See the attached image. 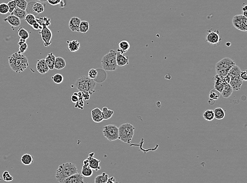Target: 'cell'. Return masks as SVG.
Instances as JSON below:
<instances>
[{
    "mask_svg": "<svg viewBox=\"0 0 247 183\" xmlns=\"http://www.w3.org/2000/svg\"><path fill=\"white\" fill-rule=\"evenodd\" d=\"M8 62L11 69L16 74L24 71L29 64L26 56L19 51L11 55L8 58Z\"/></svg>",
    "mask_w": 247,
    "mask_h": 183,
    "instance_id": "6da1fadb",
    "label": "cell"
},
{
    "mask_svg": "<svg viewBox=\"0 0 247 183\" xmlns=\"http://www.w3.org/2000/svg\"><path fill=\"white\" fill-rule=\"evenodd\" d=\"M76 173H78V168L74 164L64 163L60 165L56 170V179L58 182L62 183L66 178Z\"/></svg>",
    "mask_w": 247,
    "mask_h": 183,
    "instance_id": "7a4b0ae2",
    "label": "cell"
},
{
    "mask_svg": "<svg viewBox=\"0 0 247 183\" xmlns=\"http://www.w3.org/2000/svg\"><path fill=\"white\" fill-rule=\"evenodd\" d=\"M75 85L79 92H88L92 95L95 92L96 82L88 77L82 76L76 80Z\"/></svg>",
    "mask_w": 247,
    "mask_h": 183,
    "instance_id": "3957f363",
    "label": "cell"
},
{
    "mask_svg": "<svg viewBox=\"0 0 247 183\" xmlns=\"http://www.w3.org/2000/svg\"><path fill=\"white\" fill-rule=\"evenodd\" d=\"M117 51L111 50L109 52L102 57L101 66L104 70L107 71H113L118 68L116 61Z\"/></svg>",
    "mask_w": 247,
    "mask_h": 183,
    "instance_id": "277c9868",
    "label": "cell"
},
{
    "mask_svg": "<svg viewBox=\"0 0 247 183\" xmlns=\"http://www.w3.org/2000/svg\"><path fill=\"white\" fill-rule=\"evenodd\" d=\"M135 127L129 123L122 124L119 127V139L125 143H131L134 134Z\"/></svg>",
    "mask_w": 247,
    "mask_h": 183,
    "instance_id": "5b68a950",
    "label": "cell"
},
{
    "mask_svg": "<svg viewBox=\"0 0 247 183\" xmlns=\"http://www.w3.org/2000/svg\"><path fill=\"white\" fill-rule=\"evenodd\" d=\"M235 64V62L230 58L228 57L223 58L217 62L215 65L217 75L221 78L225 77L227 75L229 70Z\"/></svg>",
    "mask_w": 247,
    "mask_h": 183,
    "instance_id": "8992f818",
    "label": "cell"
},
{
    "mask_svg": "<svg viewBox=\"0 0 247 183\" xmlns=\"http://www.w3.org/2000/svg\"><path fill=\"white\" fill-rule=\"evenodd\" d=\"M103 134L109 141L117 140L119 139V128L115 125L105 126L103 129Z\"/></svg>",
    "mask_w": 247,
    "mask_h": 183,
    "instance_id": "52a82bcc",
    "label": "cell"
},
{
    "mask_svg": "<svg viewBox=\"0 0 247 183\" xmlns=\"http://www.w3.org/2000/svg\"><path fill=\"white\" fill-rule=\"evenodd\" d=\"M232 24L235 28L243 32L247 30V18L242 14H238L233 16L232 20Z\"/></svg>",
    "mask_w": 247,
    "mask_h": 183,
    "instance_id": "ba28073f",
    "label": "cell"
},
{
    "mask_svg": "<svg viewBox=\"0 0 247 183\" xmlns=\"http://www.w3.org/2000/svg\"><path fill=\"white\" fill-rule=\"evenodd\" d=\"M44 5H45L43 4L42 2L30 1L29 3H28L27 8H26L25 11H26L27 14L31 13V14H33L35 16H36L38 14H40V13L44 12V7H45Z\"/></svg>",
    "mask_w": 247,
    "mask_h": 183,
    "instance_id": "9c48e42d",
    "label": "cell"
},
{
    "mask_svg": "<svg viewBox=\"0 0 247 183\" xmlns=\"http://www.w3.org/2000/svg\"><path fill=\"white\" fill-rule=\"evenodd\" d=\"M39 34L41 36L42 40L44 43V46L48 47L52 44V33L50 29L46 24H42V28L40 30Z\"/></svg>",
    "mask_w": 247,
    "mask_h": 183,
    "instance_id": "30bf717a",
    "label": "cell"
},
{
    "mask_svg": "<svg viewBox=\"0 0 247 183\" xmlns=\"http://www.w3.org/2000/svg\"><path fill=\"white\" fill-rule=\"evenodd\" d=\"M221 37L220 36L219 30H208L206 41L211 44H218L221 42Z\"/></svg>",
    "mask_w": 247,
    "mask_h": 183,
    "instance_id": "8fae6325",
    "label": "cell"
},
{
    "mask_svg": "<svg viewBox=\"0 0 247 183\" xmlns=\"http://www.w3.org/2000/svg\"><path fill=\"white\" fill-rule=\"evenodd\" d=\"M94 153H91L89 154L88 157L87 158L89 161V165L92 170L97 171L101 169V166L100 165V161L96 159L94 157Z\"/></svg>",
    "mask_w": 247,
    "mask_h": 183,
    "instance_id": "7c38bea8",
    "label": "cell"
},
{
    "mask_svg": "<svg viewBox=\"0 0 247 183\" xmlns=\"http://www.w3.org/2000/svg\"><path fill=\"white\" fill-rule=\"evenodd\" d=\"M230 85L233 91H238L240 89L241 86L243 84V80L240 78V76H232L230 77Z\"/></svg>",
    "mask_w": 247,
    "mask_h": 183,
    "instance_id": "4fadbf2b",
    "label": "cell"
},
{
    "mask_svg": "<svg viewBox=\"0 0 247 183\" xmlns=\"http://www.w3.org/2000/svg\"><path fill=\"white\" fill-rule=\"evenodd\" d=\"M116 61L118 67H123L128 65L129 64L128 57L125 56L124 54H123L121 51H120L119 49L117 51Z\"/></svg>",
    "mask_w": 247,
    "mask_h": 183,
    "instance_id": "5bb4252c",
    "label": "cell"
},
{
    "mask_svg": "<svg viewBox=\"0 0 247 183\" xmlns=\"http://www.w3.org/2000/svg\"><path fill=\"white\" fill-rule=\"evenodd\" d=\"M84 178L81 174L76 173L64 179L62 183H83Z\"/></svg>",
    "mask_w": 247,
    "mask_h": 183,
    "instance_id": "9a60e30c",
    "label": "cell"
},
{
    "mask_svg": "<svg viewBox=\"0 0 247 183\" xmlns=\"http://www.w3.org/2000/svg\"><path fill=\"white\" fill-rule=\"evenodd\" d=\"M81 20L80 18L78 17H72L71 18L69 23V27L72 32H79V26Z\"/></svg>",
    "mask_w": 247,
    "mask_h": 183,
    "instance_id": "2e32d148",
    "label": "cell"
},
{
    "mask_svg": "<svg viewBox=\"0 0 247 183\" xmlns=\"http://www.w3.org/2000/svg\"><path fill=\"white\" fill-rule=\"evenodd\" d=\"M91 117L93 121L96 123H100L104 120L102 110L99 108L92 110Z\"/></svg>",
    "mask_w": 247,
    "mask_h": 183,
    "instance_id": "e0dca14e",
    "label": "cell"
},
{
    "mask_svg": "<svg viewBox=\"0 0 247 183\" xmlns=\"http://www.w3.org/2000/svg\"><path fill=\"white\" fill-rule=\"evenodd\" d=\"M3 21L8 22L13 27H18L21 25V20L13 14H11L6 18H4Z\"/></svg>",
    "mask_w": 247,
    "mask_h": 183,
    "instance_id": "ac0fdd59",
    "label": "cell"
},
{
    "mask_svg": "<svg viewBox=\"0 0 247 183\" xmlns=\"http://www.w3.org/2000/svg\"><path fill=\"white\" fill-rule=\"evenodd\" d=\"M81 174L83 175V177H90L93 175V170L89 165V161L88 158L84 160L83 161Z\"/></svg>",
    "mask_w": 247,
    "mask_h": 183,
    "instance_id": "d6986e66",
    "label": "cell"
},
{
    "mask_svg": "<svg viewBox=\"0 0 247 183\" xmlns=\"http://www.w3.org/2000/svg\"><path fill=\"white\" fill-rule=\"evenodd\" d=\"M36 70L40 74H44L47 73L49 68L48 67L47 64H46L45 59H41V60H38L36 66Z\"/></svg>",
    "mask_w": 247,
    "mask_h": 183,
    "instance_id": "ffe728a7",
    "label": "cell"
},
{
    "mask_svg": "<svg viewBox=\"0 0 247 183\" xmlns=\"http://www.w3.org/2000/svg\"><path fill=\"white\" fill-rule=\"evenodd\" d=\"M56 56L52 53H50L46 57L45 59L46 64H47L49 70H53L54 69V64L56 60Z\"/></svg>",
    "mask_w": 247,
    "mask_h": 183,
    "instance_id": "44dd1931",
    "label": "cell"
},
{
    "mask_svg": "<svg viewBox=\"0 0 247 183\" xmlns=\"http://www.w3.org/2000/svg\"><path fill=\"white\" fill-rule=\"evenodd\" d=\"M223 85H224V87H223L222 91L221 92V95L223 98H228L231 96V95L232 94L233 92V89L229 83H225Z\"/></svg>",
    "mask_w": 247,
    "mask_h": 183,
    "instance_id": "7402d4cb",
    "label": "cell"
},
{
    "mask_svg": "<svg viewBox=\"0 0 247 183\" xmlns=\"http://www.w3.org/2000/svg\"><path fill=\"white\" fill-rule=\"evenodd\" d=\"M68 48L69 50L71 52H76L79 50L80 47V43L78 40H72L70 41H67Z\"/></svg>",
    "mask_w": 247,
    "mask_h": 183,
    "instance_id": "603a6c76",
    "label": "cell"
},
{
    "mask_svg": "<svg viewBox=\"0 0 247 183\" xmlns=\"http://www.w3.org/2000/svg\"><path fill=\"white\" fill-rule=\"evenodd\" d=\"M66 67V62L63 58L60 57H56L54 69H56V70H61Z\"/></svg>",
    "mask_w": 247,
    "mask_h": 183,
    "instance_id": "cb8c5ba5",
    "label": "cell"
},
{
    "mask_svg": "<svg viewBox=\"0 0 247 183\" xmlns=\"http://www.w3.org/2000/svg\"><path fill=\"white\" fill-rule=\"evenodd\" d=\"M11 14H13L15 16H17L20 20H24L26 16L27 13L25 10H23L16 6V8Z\"/></svg>",
    "mask_w": 247,
    "mask_h": 183,
    "instance_id": "d4e9b609",
    "label": "cell"
},
{
    "mask_svg": "<svg viewBox=\"0 0 247 183\" xmlns=\"http://www.w3.org/2000/svg\"><path fill=\"white\" fill-rule=\"evenodd\" d=\"M21 161L24 165H30L33 161V157L29 154H25L21 158Z\"/></svg>",
    "mask_w": 247,
    "mask_h": 183,
    "instance_id": "484cf974",
    "label": "cell"
},
{
    "mask_svg": "<svg viewBox=\"0 0 247 183\" xmlns=\"http://www.w3.org/2000/svg\"><path fill=\"white\" fill-rule=\"evenodd\" d=\"M215 118L217 120L223 119L225 117V112L221 107L216 108L213 110Z\"/></svg>",
    "mask_w": 247,
    "mask_h": 183,
    "instance_id": "4316f807",
    "label": "cell"
},
{
    "mask_svg": "<svg viewBox=\"0 0 247 183\" xmlns=\"http://www.w3.org/2000/svg\"><path fill=\"white\" fill-rule=\"evenodd\" d=\"M119 49H118L120 51H121L123 54H126V52L129 50L130 48V44L129 42L127 40H122L119 43Z\"/></svg>",
    "mask_w": 247,
    "mask_h": 183,
    "instance_id": "83f0119b",
    "label": "cell"
},
{
    "mask_svg": "<svg viewBox=\"0 0 247 183\" xmlns=\"http://www.w3.org/2000/svg\"><path fill=\"white\" fill-rule=\"evenodd\" d=\"M102 113L103 115L104 120H108L112 117L114 114V111L112 110L109 109L108 107H104L102 110Z\"/></svg>",
    "mask_w": 247,
    "mask_h": 183,
    "instance_id": "f1b7e54d",
    "label": "cell"
},
{
    "mask_svg": "<svg viewBox=\"0 0 247 183\" xmlns=\"http://www.w3.org/2000/svg\"><path fill=\"white\" fill-rule=\"evenodd\" d=\"M203 118L208 122H211L215 119V115L213 110L208 109L205 110L203 114Z\"/></svg>",
    "mask_w": 247,
    "mask_h": 183,
    "instance_id": "f546056e",
    "label": "cell"
},
{
    "mask_svg": "<svg viewBox=\"0 0 247 183\" xmlns=\"http://www.w3.org/2000/svg\"><path fill=\"white\" fill-rule=\"evenodd\" d=\"M109 176L106 173H102L101 175H98L95 178V183H107Z\"/></svg>",
    "mask_w": 247,
    "mask_h": 183,
    "instance_id": "4dcf8cb0",
    "label": "cell"
},
{
    "mask_svg": "<svg viewBox=\"0 0 247 183\" xmlns=\"http://www.w3.org/2000/svg\"><path fill=\"white\" fill-rule=\"evenodd\" d=\"M90 28L89 23L86 21H82L80 23L79 26V32L86 33L88 32Z\"/></svg>",
    "mask_w": 247,
    "mask_h": 183,
    "instance_id": "1f68e13d",
    "label": "cell"
},
{
    "mask_svg": "<svg viewBox=\"0 0 247 183\" xmlns=\"http://www.w3.org/2000/svg\"><path fill=\"white\" fill-rule=\"evenodd\" d=\"M18 31V36H19L20 38L26 40L29 38V36H30L29 33L24 28L21 27L19 29Z\"/></svg>",
    "mask_w": 247,
    "mask_h": 183,
    "instance_id": "d6a6232c",
    "label": "cell"
},
{
    "mask_svg": "<svg viewBox=\"0 0 247 183\" xmlns=\"http://www.w3.org/2000/svg\"><path fill=\"white\" fill-rule=\"evenodd\" d=\"M78 94L79 100H78V102H76L74 107L75 108H77L83 110L84 104L83 98L82 97V92H79Z\"/></svg>",
    "mask_w": 247,
    "mask_h": 183,
    "instance_id": "836d02e7",
    "label": "cell"
},
{
    "mask_svg": "<svg viewBox=\"0 0 247 183\" xmlns=\"http://www.w3.org/2000/svg\"><path fill=\"white\" fill-rule=\"evenodd\" d=\"M24 20L28 23V24L30 25V26H31L36 22V16L33 14H31V13L26 14Z\"/></svg>",
    "mask_w": 247,
    "mask_h": 183,
    "instance_id": "e575fe53",
    "label": "cell"
},
{
    "mask_svg": "<svg viewBox=\"0 0 247 183\" xmlns=\"http://www.w3.org/2000/svg\"><path fill=\"white\" fill-rule=\"evenodd\" d=\"M37 22L42 26V24H45L47 26L51 24V19L50 18H46L45 16H41L40 18H36Z\"/></svg>",
    "mask_w": 247,
    "mask_h": 183,
    "instance_id": "d590c367",
    "label": "cell"
},
{
    "mask_svg": "<svg viewBox=\"0 0 247 183\" xmlns=\"http://www.w3.org/2000/svg\"><path fill=\"white\" fill-rule=\"evenodd\" d=\"M220 96V93L215 88L211 90V91L210 92L209 95V97L210 99L214 100L215 101L219 99Z\"/></svg>",
    "mask_w": 247,
    "mask_h": 183,
    "instance_id": "8d00e7d4",
    "label": "cell"
},
{
    "mask_svg": "<svg viewBox=\"0 0 247 183\" xmlns=\"http://www.w3.org/2000/svg\"><path fill=\"white\" fill-rule=\"evenodd\" d=\"M16 2V6L23 10H26L28 5V2L26 0H15Z\"/></svg>",
    "mask_w": 247,
    "mask_h": 183,
    "instance_id": "74e56055",
    "label": "cell"
},
{
    "mask_svg": "<svg viewBox=\"0 0 247 183\" xmlns=\"http://www.w3.org/2000/svg\"><path fill=\"white\" fill-rule=\"evenodd\" d=\"M52 79L56 84H61L62 82L63 81L64 78L63 76L60 74H56L53 76L52 77Z\"/></svg>",
    "mask_w": 247,
    "mask_h": 183,
    "instance_id": "f35d334b",
    "label": "cell"
},
{
    "mask_svg": "<svg viewBox=\"0 0 247 183\" xmlns=\"http://www.w3.org/2000/svg\"><path fill=\"white\" fill-rule=\"evenodd\" d=\"M8 11L9 9L8 4L5 3H2L0 4V14L5 15L8 13Z\"/></svg>",
    "mask_w": 247,
    "mask_h": 183,
    "instance_id": "ab89813d",
    "label": "cell"
},
{
    "mask_svg": "<svg viewBox=\"0 0 247 183\" xmlns=\"http://www.w3.org/2000/svg\"><path fill=\"white\" fill-rule=\"evenodd\" d=\"M98 70L96 69H91L89 70L88 72V77L94 80L96 79L98 76Z\"/></svg>",
    "mask_w": 247,
    "mask_h": 183,
    "instance_id": "60d3db41",
    "label": "cell"
},
{
    "mask_svg": "<svg viewBox=\"0 0 247 183\" xmlns=\"http://www.w3.org/2000/svg\"><path fill=\"white\" fill-rule=\"evenodd\" d=\"M3 179L5 181H12L13 179V177H12L11 175H10L8 171H5L3 172L2 175Z\"/></svg>",
    "mask_w": 247,
    "mask_h": 183,
    "instance_id": "b9f144b4",
    "label": "cell"
},
{
    "mask_svg": "<svg viewBox=\"0 0 247 183\" xmlns=\"http://www.w3.org/2000/svg\"><path fill=\"white\" fill-rule=\"evenodd\" d=\"M7 4H8V9H9L8 12L10 13H12V12L14 11V9L16 8V4L15 1V0H12V1H10V2H8Z\"/></svg>",
    "mask_w": 247,
    "mask_h": 183,
    "instance_id": "7bdbcfd3",
    "label": "cell"
},
{
    "mask_svg": "<svg viewBox=\"0 0 247 183\" xmlns=\"http://www.w3.org/2000/svg\"><path fill=\"white\" fill-rule=\"evenodd\" d=\"M63 1L64 0H47V2L52 6L60 5Z\"/></svg>",
    "mask_w": 247,
    "mask_h": 183,
    "instance_id": "ee69618b",
    "label": "cell"
},
{
    "mask_svg": "<svg viewBox=\"0 0 247 183\" xmlns=\"http://www.w3.org/2000/svg\"><path fill=\"white\" fill-rule=\"evenodd\" d=\"M28 44L26 43V42L22 44V45L19 46V52L21 54H23L24 52H25L26 51L28 50Z\"/></svg>",
    "mask_w": 247,
    "mask_h": 183,
    "instance_id": "f6af8a7d",
    "label": "cell"
},
{
    "mask_svg": "<svg viewBox=\"0 0 247 183\" xmlns=\"http://www.w3.org/2000/svg\"><path fill=\"white\" fill-rule=\"evenodd\" d=\"M78 100H79V97H78V92H74L71 96V100L73 103L76 104V102H78Z\"/></svg>",
    "mask_w": 247,
    "mask_h": 183,
    "instance_id": "bcb514c9",
    "label": "cell"
},
{
    "mask_svg": "<svg viewBox=\"0 0 247 183\" xmlns=\"http://www.w3.org/2000/svg\"><path fill=\"white\" fill-rule=\"evenodd\" d=\"M240 78L243 81H247V72L246 70L241 71L240 72Z\"/></svg>",
    "mask_w": 247,
    "mask_h": 183,
    "instance_id": "7dc6e473",
    "label": "cell"
},
{
    "mask_svg": "<svg viewBox=\"0 0 247 183\" xmlns=\"http://www.w3.org/2000/svg\"><path fill=\"white\" fill-rule=\"evenodd\" d=\"M32 27L34 29V30H41L42 28V26L37 22V21H36V22L32 26Z\"/></svg>",
    "mask_w": 247,
    "mask_h": 183,
    "instance_id": "c3c4849f",
    "label": "cell"
},
{
    "mask_svg": "<svg viewBox=\"0 0 247 183\" xmlns=\"http://www.w3.org/2000/svg\"><path fill=\"white\" fill-rule=\"evenodd\" d=\"M82 97L83 98L84 100H88L90 99V95L89 93L88 92H82Z\"/></svg>",
    "mask_w": 247,
    "mask_h": 183,
    "instance_id": "681fc988",
    "label": "cell"
},
{
    "mask_svg": "<svg viewBox=\"0 0 247 183\" xmlns=\"http://www.w3.org/2000/svg\"><path fill=\"white\" fill-rule=\"evenodd\" d=\"M242 11L243 12V14L244 16L247 17V5H245L242 8Z\"/></svg>",
    "mask_w": 247,
    "mask_h": 183,
    "instance_id": "f907efd6",
    "label": "cell"
},
{
    "mask_svg": "<svg viewBox=\"0 0 247 183\" xmlns=\"http://www.w3.org/2000/svg\"><path fill=\"white\" fill-rule=\"evenodd\" d=\"M116 183V179L114 177H111V178H109L107 181V183Z\"/></svg>",
    "mask_w": 247,
    "mask_h": 183,
    "instance_id": "816d5d0a",
    "label": "cell"
},
{
    "mask_svg": "<svg viewBox=\"0 0 247 183\" xmlns=\"http://www.w3.org/2000/svg\"><path fill=\"white\" fill-rule=\"evenodd\" d=\"M26 40H24V39H23L20 38V40H19V41L18 42L19 46H21V45H22V44L25 43V42H26Z\"/></svg>",
    "mask_w": 247,
    "mask_h": 183,
    "instance_id": "f5cc1de1",
    "label": "cell"
},
{
    "mask_svg": "<svg viewBox=\"0 0 247 183\" xmlns=\"http://www.w3.org/2000/svg\"><path fill=\"white\" fill-rule=\"evenodd\" d=\"M215 100H214L211 99H209V101H208V103L210 105H212L213 104H215Z\"/></svg>",
    "mask_w": 247,
    "mask_h": 183,
    "instance_id": "db71d44e",
    "label": "cell"
},
{
    "mask_svg": "<svg viewBox=\"0 0 247 183\" xmlns=\"http://www.w3.org/2000/svg\"><path fill=\"white\" fill-rule=\"evenodd\" d=\"M39 1L41 2H47V0H39Z\"/></svg>",
    "mask_w": 247,
    "mask_h": 183,
    "instance_id": "11a10c76",
    "label": "cell"
},
{
    "mask_svg": "<svg viewBox=\"0 0 247 183\" xmlns=\"http://www.w3.org/2000/svg\"><path fill=\"white\" fill-rule=\"evenodd\" d=\"M230 45H231V43H230V42H227V43H226V46H228V47L230 46Z\"/></svg>",
    "mask_w": 247,
    "mask_h": 183,
    "instance_id": "9f6ffc18",
    "label": "cell"
},
{
    "mask_svg": "<svg viewBox=\"0 0 247 183\" xmlns=\"http://www.w3.org/2000/svg\"><path fill=\"white\" fill-rule=\"evenodd\" d=\"M36 1H39V0H36Z\"/></svg>",
    "mask_w": 247,
    "mask_h": 183,
    "instance_id": "6f0895ef",
    "label": "cell"
}]
</instances>
